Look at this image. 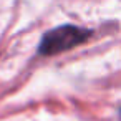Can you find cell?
<instances>
[{"label": "cell", "mask_w": 121, "mask_h": 121, "mask_svg": "<svg viewBox=\"0 0 121 121\" xmlns=\"http://www.w3.org/2000/svg\"><path fill=\"white\" fill-rule=\"evenodd\" d=\"M91 30L76 27V25H61L53 30L43 33L42 42L38 45V53L43 56L60 55L66 50H71L81 43H85L91 37Z\"/></svg>", "instance_id": "1"}]
</instances>
